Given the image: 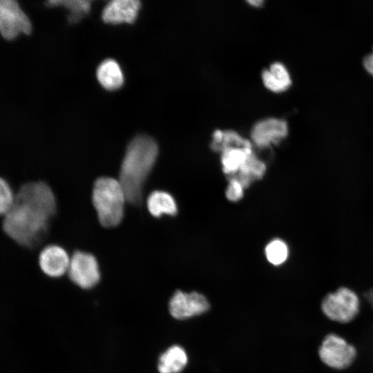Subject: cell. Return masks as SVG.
Returning a JSON list of instances; mask_svg holds the SVG:
<instances>
[{
    "mask_svg": "<svg viewBox=\"0 0 373 373\" xmlns=\"http://www.w3.org/2000/svg\"><path fill=\"white\" fill-rule=\"evenodd\" d=\"M10 211L2 218L5 233L20 246L34 251L46 240L57 212L52 189L42 180L21 184Z\"/></svg>",
    "mask_w": 373,
    "mask_h": 373,
    "instance_id": "6da1fadb",
    "label": "cell"
},
{
    "mask_svg": "<svg viewBox=\"0 0 373 373\" xmlns=\"http://www.w3.org/2000/svg\"><path fill=\"white\" fill-rule=\"evenodd\" d=\"M158 155L156 142L147 135H138L128 144L122 160L119 182L126 195V201L140 205L143 189Z\"/></svg>",
    "mask_w": 373,
    "mask_h": 373,
    "instance_id": "7a4b0ae2",
    "label": "cell"
},
{
    "mask_svg": "<svg viewBox=\"0 0 373 373\" xmlns=\"http://www.w3.org/2000/svg\"><path fill=\"white\" fill-rule=\"evenodd\" d=\"M92 201L102 226L113 227L121 222L126 198L118 180L97 178L93 185Z\"/></svg>",
    "mask_w": 373,
    "mask_h": 373,
    "instance_id": "3957f363",
    "label": "cell"
},
{
    "mask_svg": "<svg viewBox=\"0 0 373 373\" xmlns=\"http://www.w3.org/2000/svg\"><path fill=\"white\" fill-rule=\"evenodd\" d=\"M359 306V299L356 293L347 287H342L323 298L321 309L330 320L347 323L357 316Z\"/></svg>",
    "mask_w": 373,
    "mask_h": 373,
    "instance_id": "277c9868",
    "label": "cell"
},
{
    "mask_svg": "<svg viewBox=\"0 0 373 373\" xmlns=\"http://www.w3.org/2000/svg\"><path fill=\"white\" fill-rule=\"evenodd\" d=\"M318 355L322 362L328 367L343 370L353 363L356 350L341 336L329 334L323 339Z\"/></svg>",
    "mask_w": 373,
    "mask_h": 373,
    "instance_id": "5b68a950",
    "label": "cell"
},
{
    "mask_svg": "<svg viewBox=\"0 0 373 373\" xmlns=\"http://www.w3.org/2000/svg\"><path fill=\"white\" fill-rule=\"evenodd\" d=\"M32 24L19 3L13 0H0V33L6 40L20 34L30 35Z\"/></svg>",
    "mask_w": 373,
    "mask_h": 373,
    "instance_id": "8992f818",
    "label": "cell"
},
{
    "mask_svg": "<svg viewBox=\"0 0 373 373\" xmlns=\"http://www.w3.org/2000/svg\"><path fill=\"white\" fill-rule=\"evenodd\" d=\"M68 273L70 280L84 289L94 287L100 278L95 257L80 251H75L70 258Z\"/></svg>",
    "mask_w": 373,
    "mask_h": 373,
    "instance_id": "52a82bcc",
    "label": "cell"
},
{
    "mask_svg": "<svg viewBox=\"0 0 373 373\" xmlns=\"http://www.w3.org/2000/svg\"><path fill=\"white\" fill-rule=\"evenodd\" d=\"M169 312L176 319H186L207 312L209 303L202 294L176 291L169 300Z\"/></svg>",
    "mask_w": 373,
    "mask_h": 373,
    "instance_id": "ba28073f",
    "label": "cell"
},
{
    "mask_svg": "<svg viewBox=\"0 0 373 373\" xmlns=\"http://www.w3.org/2000/svg\"><path fill=\"white\" fill-rule=\"evenodd\" d=\"M287 133L286 121L271 117L258 122L251 129V137L257 146L265 148L279 143Z\"/></svg>",
    "mask_w": 373,
    "mask_h": 373,
    "instance_id": "9c48e42d",
    "label": "cell"
},
{
    "mask_svg": "<svg viewBox=\"0 0 373 373\" xmlns=\"http://www.w3.org/2000/svg\"><path fill=\"white\" fill-rule=\"evenodd\" d=\"M40 269L50 277H60L68 272L70 258L62 247L56 245L44 247L38 255Z\"/></svg>",
    "mask_w": 373,
    "mask_h": 373,
    "instance_id": "30bf717a",
    "label": "cell"
},
{
    "mask_svg": "<svg viewBox=\"0 0 373 373\" xmlns=\"http://www.w3.org/2000/svg\"><path fill=\"white\" fill-rule=\"evenodd\" d=\"M137 0H113L108 2L102 11V19L111 23L133 22L140 8Z\"/></svg>",
    "mask_w": 373,
    "mask_h": 373,
    "instance_id": "8fae6325",
    "label": "cell"
},
{
    "mask_svg": "<svg viewBox=\"0 0 373 373\" xmlns=\"http://www.w3.org/2000/svg\"><path fill=\"white\" fill-rule=\"evenodd\" d=\"M221 153L222 170L229 178L237 175L254 153L251 143L249 140L242 145L227 147Z\"/></svg>",
    "mask_w": 373,
    "mask_h": 373,
    "instance_id": "7c38bea8",
    "label": "cell"
},
{
    "mask_svg": "<svg viewBox=\"0 0 373 373\" xmlns=\"http://www.w3.org/2000/svg\"><path fill=\"white\" fill-rule=\"evenodd\" d=\"M262 79L265 87L274 93L286 90L291 84L287 69L280 62H274L269 69L263 70Z\"/></svg>",
    "mask_w": 373,
    "mask_h": 373,
    "instance_id": "4fadbf2b",
    "label": "cell"
},
{
    "mask_svg": "<svg viewBox=\"0 0 373 373\" xmlns=\"http://www.w3.org/2000/svg\"><path fill=\"white\" fill-rule=\"evenodd\" d=\"M187 361L185 350L179 345H173L160 356L158 371L160 373H179L185 367Z\"/></svg>",
    "mask_w": 373,
    "mask_h": 373,
    "instance_id": "5bb4252c",
    "label": "cell"
},
{
    "mask_svg": "<svg viewBox=\"0 0 373 373\" xmlns=\"http://www.w3.org/2000/svg\"><path fill=\"white\" fill-rule=\"evenodd\" d=\"M97 77L108 90L119 88L124 83V75L119 64L114 59L104 60L97 69Z\"/></svg>",
    "mask_w": 373,
    "mask_h": 373,
    "instance_id": "9a60e30c",
    "label": "cell"
},
{
    "mask_svg": "<svg viewBox=\"0 0 373 373\" xmlns=\"http://www.w3.org/2000/svg\"><path fill=\"white\" fill-rule=\"evenodd\" d=\"M147 207L150 213L156 218L162 215L175 216L178 207L174 198L168 192L154 191L147 198Z\"/></svg>",
    "mask_w": 373,
    "mask_h": 373,
    "instance_id": "2e32d148",
    "label": "cell"
},
{
    "mask_svg": "<svg viewBox=\"0 0 373 373\" xmlns=\"http://www.w3.org/2000/svg\"><path fill=\"white\" fill-rule=\"evenodd\" d=\"M46 4L66 8L70 11L68 21L70 23L78 21L90 8V1L87 0L49 1Z\"/></svg>",
    "mask_w": 373,
    "mask_h": 373,
    "instance_id": "e0dca14e",
    "label": "cell"
},
{
    "mask_svg": "<svg viewBox=\"0 0 373 373\" xmlns=\"http://www.w3.org/2000/svg\"><path fill=\"white\" fill-rule=\"evenodd\" d=\"M288 254L287 244L278 238L270 241L265 247L266 258L274 265L283 264L287 260Z\"/></svg>",
    "mask_w": 373,
    "mask_h": 373,
    "instance_id": "ac0fdd59",
    "label": "cell"
},
{
    "mask_svg": "<svg viewBox=\"0 0 373 373\" xmlns=\"http://www.w3.org/2000/svg\"><path fill=\"white\" fill-rule=\"evenodd\" d=\"M15 191L10 183L0 176V218L11 209L15 201Z\"/></svg>",
    "mask_w": 373,
    "mask_h": 373,
    "instance_id": "d6986e66",
    "label": "cell"
},
{
    "mask_svg": "<svg viewBox=\"0 0 373 373\" xmlns=\"http://www.w3.org/2000/svg\"><path fill=\"white\" fill-rule=\"evenodd\" d=\"M244 189L245 187L237 179L230 178L226 189V197L230 201L236 202L242 198Z\"/></svg>",
    "mask_w": 373,
    "mask_h": 373,
    "instance_id": "ffe728a7",
    "label": "cell"
},
{
    "mask_svg": "<svg viewBox=\"0 0 373 373\" xmlns=\"http://www.w3.org/2000/svg\"><path fill=\"white\" fill-rule=\"evenodd\" d=\"M363 64L365 70L373 75V52L364 57Z\"/></svg>",
    "mask_w": 373,
    "mask_h": 373,
    "instance_id": "44dd1931",
    "label": "cell"
},
{
    "mask_svg": "<svg viewBox=\"0 0 373 373\" xmlns=\"http://www.w3.org/2000/svg\"><path fill=\"white\" fill-rule=\"evenodd\" d=\"M249 4L254 6H260L262 4L263 1L260 0H251L247 1Z\"/></svg>",
    "mask_w": 373,
    "mask_h": 373,
    "instance_id": "7402d4cb",
    "label": "cell"
}]
</instances>
